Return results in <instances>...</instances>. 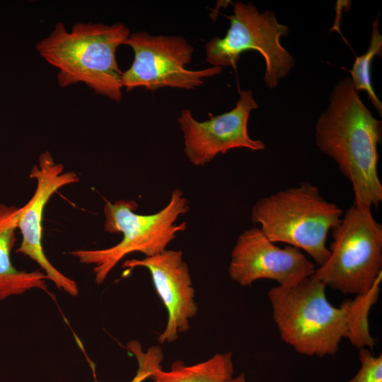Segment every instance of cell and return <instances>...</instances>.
Returning a JSON list of instances; mask_svg holds the SVG:
<instances>
[{
  "instance_id": "cell-1",
  "label": "cell",
  "mask_w": 382,
  "mask_h": 382,
  "mask_svg": "<svg viewBox=\"0 0 382 382\" xmlns=\"http://www.w3.org/2000/svg\"><path fill=\"white\" fill-rule=\"evenodd\" d=\"M382 275L366 293L332 305L325 284L310 276L291 286H277L268 291L274 321L282 340L307 356L334 355L342 338L352 345L373 350L369 314L376 303Z\"/></svg>"
},
{
  "instance_id": "cell-2",
  "label": "cell",
  "mask_w": 382,
  "mask_h": 382,
  "mask_svg": "<svg viewBox=\"0 0 382 382\" xmlns=\"http://www.w3.org/2000/svg\"><path fill=\"white\" fill-rule=\"evenodd\" d=\"M315 136L320 151L336 162L352 185L353 204L378 208L382 202L377 170L382 123L363 103L351 78L334 87L328 109L317 121Z\"/></svg>"
},
{
  "instance_id": "cell-3",
  "label": "cell",
  "mask_w": 382,
  "mask_h": 382,
  "mask_svg": "<svg viewBox=\"0 0 382 382\" xmlns=\"http://www.w3.org/2000/svg\"><path fill=\"white\" fill-rule=\"evenodd\" d=\"M130 34L129 28L120 22L77 23L70 30L58 22L35 48L45 62L57 69L60 87L82 83L95 93L119 102L123 96L122 71L116 52Z\"/></svg>"
},
{
  "instance_id": "cell-4",
  "label": "cell",
  "mask_w": 382,
  "mask_h": 382,
  "mask_svg": "<svg viewBox=\"0 0 382 382\" xmlns=\"http://www.w3.org/2000/svg\"><path fill=\"white\" fill-rule=\"evenodd\" d=\"M134 200L106 201L103 207L105 231L121 233V241L109 248L79 249L69 253L84 265H93L94 279L101 284L114 267L127 255L141 253L151 257L166 250L187 223L176 224L178 218L190 209L189 201L180 189L171 192L168 204L152 214L135 212Z\"/></svg>"
},
{
  "instance_id": "cell-5",
  "label": "cell",
  "mask_w": 382,
  "mask_h": 382,
  "mask_svg": "<svg viewBox=\"0 0 382 382\" xmlns=\"http://www.w3.org/2000/svg\"><path fill=\"white\" fill-rule=\"evenodd\" d=\"M342 214L316 185L302 183L260 198L252 208L251 221L271 242L303 250L320 266L330 255L328 233L340 223Z\"/></svg>"
},
{
  "instance_id": "cell-6",
  "label": "cell",
  "mask_w": 382,
  "mask_h": 382,
  "mask_svg": "<svg viewBox=\"0 0 382 382\" xmlns=\"http://www.w3.org/2000/svg\"><path fill=\"white\" fill-rule=\"evenodd\" d=\"M332 237L328 258L311 276L343 294L367 292L382 274V225L370 207L353 204Z\"/></svg>"
},
{
  "instance_id": "cell-7",
  "label": "cell",
  "mask_w": 382,
  "mask_h": 382,
  "mask_svg": "<svg viewBox=\"0 0 382 382\" xmlns=\"http://www.w3.org/2000/svg\"><path fill=\"white\" fill-rule=\"evenodd\" d=\"M226 17L230 21L226 34L214 37L206 44L207 62L212 66L236 68L243 52L256 50L265 61V83L274 88L294 64L279 41L289 33L288 26L279 23L272 11L260 13L252 3L238 1L233 4V14Z\"/></svg>"
},
{
  "instance_id": "cell-8",
  "label": "cell",
  "mask_w": 382,
  "mask_h": 382,
  "mask_svg": "<svg viewBox=\"0 0 382 382\" xmlns=\"http://www.w3.org/2000/svg\"><path fill=\"white\" fill-rule=\"evenodd\" d=\"M125 45L134 52L133 62L121 78L127 92L139 87L151 91L166 87L195 89L222 70L219 66L187 69L194 47L182 36L138 31L131 33Z\"/></svg>"
},
{
  "instance_id": "cell-9",
  "label": "cell",
  "mask_w": 382,
  "mask_h": 382,
  "mask_svg": "<svg viewBox=\"0 0 382 382\" xmlns=\"http://www.w3.org/2000/svg\"><path fill=\"white\" fill-rule=\"evenodd\" d=\"M30 177L36 182L33 196L19 207L18 229L22 241L17 251L36 262L59 289L76 296L79 287L76 281L57 270L46 256L42 245L44 209L52 196L64 186L76 183L79 178L74 171H65L64 166L57 163L51 153L46 151L33 166Z\"/></svg>"
},
{
  "instance_id": "cell-10",
  "label": "cell",
  "mask_w": 382,
  "mask_h": 382,
  "mask_svg": "<svg viewBox=\"0 0 382 382\" xmlns=\"http://www.w3.org/2000/svg\"><path fill=\"white\" fill-rule=\"evenodd\" d=\"M258 108L251 90L240 92L236 106L210 118L198 121L191 111L184 109L178 118L183 134L184 152L191 164L204 166L218 154L236 148L260 151L265 148L263 141L250 138L248 122L250 112Z\"/></svg>"
},
{
  "instance_id": "cell-11",
  "label": "cell",
  "mask_w": 382,
  "mask_h": 382,
  "mask_svg": "<svg viewBox=\"0 0 382 382\" xmlns=\"http://www.w3.org/2000/svg\"><path fill=\"white\" fill-rule=\"evenodd\" d=\"M316 269L300 249L291 245L279 248L259 228L253 227L238 237L228 272L232 280L244 286L262 279L291 286L311 276Z\"/></svg>"
},
{
  "instance_id": "cell-12",
  "label": "cell",
  "mask_w": 382,
  "mask_h": 382,
  "mask_svg": "<svg viewBox=\"0 0 382 382\" xmlns=\"http://www.w3.org/2000/svg\"><path fill=\"white\" fill-rule=\"evenodd\" d=\"M123 267H144L149 272L155 289L168 313L164 330L159 335L160 343L172 342L190 328V319L197 313L195 289L187 263L180 250H165L143 259L125 260Z\"/></svg>"
},
{
  "instance_id": "cell-13",
  "label": "cell",
  "mask_w": 382,
  "mask_h": 382,
  "mask_svg": "<svg viewBox=\"0 0 382 382\" xmlns=\"http://www.w3.org/2000/svg\"><path fill=\"white\" fill-rule=\"evenodd\" d=\"M19 207L0 204V301L38 289L50 294L47 276L41 271L18 270L11 262Z\"/></svg>"
},
{
  "instance_id": "cell-14",
  "label": "cell",
  "mask_w": 382,
  "mask_h": 382,
  "mask_svg": "<svg viewBox=\"0 0 382 382\" xmlns=\"http://www.w3.org/2000/svg\"><path fill=\"white\" fill-rule=\"evenodd\" d=\"M233 375L232 353L225 352L190 366L175 361L169 371L158 369L150 378L154 382H227Z\"/></svg>"
},
{
  "instance_id": "cell-15",
  "label": "cell",
  "mask_w": 382,
  "mask_h": 382,
  "mask_svg": "<svg viewBox=\"0 0 382 382\" xmlns=\"http://www.w3.org/2000/svg\"><path fill=\"white\" fill-rule=\"evenodd\" d=\"M382 36L379 33L378 18L373 22L370 44L367 51L361 56L356 57L352 69L351 79L354 89L365 91L377 112L382 115V103L377 98L371 81V64L375 56L381 57Z\"/></svg>"
},
{
  "instance_id": "cell-16",
  "label": "cell",
  "mask_w": 382,
  "mask_h": 382,
  "mask_svg": "<svg viewBox=\"0 0 382 382\" xmlns=\"http://www.w3.org/2000/svg\"><path fill=\"white\" fill-rule=\"evenodd\" d=\"M127 347L135 356L138 364L137 373L129 382H144L154 371L161 368L163 353L160 347L152 346L144 352L141 345L136 340L129 342Z\"/></svg>"
},
{
  "instance_id": "cell-17",
  "label": "cell",
  "mask_w": 382,
  "mask_h": 382,
  "mask_svg": "<svg viewBox=\"0 0 382 382\" xmlns=\"http://www.w3.org/2000/svg\"><path fill=\"white\" fill-rule=\"evenodd\" d=\"M361 366L355 376L347 382H382V355L376 357L368 348L359 349Z\"/></svg>"
},
{
  "instance_id": "cell-18",
  "label": "cell",
  "mask_w": 382,
  "mask_h": 382,
  "mask_svg": "<svg viewBox=\"0 0 382 382\" xmlns=\"http://www.w3.org/2000/svg\"><path fill=\"white\" fill-rule=\"evenodd\" d=\"M227 382H247L245 374L243 373L240 374L236 377L231 378Z\"/></svg>"
}]
</instances>
